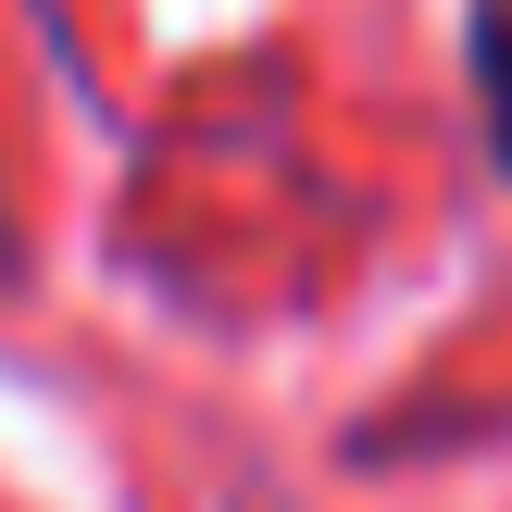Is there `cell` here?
<instances>
[{
    "mask_svg": "<svg viewBox=\"0 0 512 512\" xmlns=\"http://www.w3.org/2000/svg\"><path fill=\"white\" fill-rule=\"evenodd\" d=\"M475 88H488V138L512 163V0H475Z\"/></svg>",
    "mask_w": 512,
    "mask_h": 512,
    "instance_id": "obj_1",
    "label": "cell"
}]
</instances>
